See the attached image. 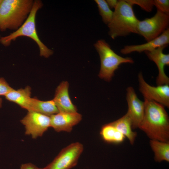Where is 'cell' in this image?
I'll return each instance as SVG.
<instances>
[{"instance_id":"1","label":"cell","mask_w":169,"mask_h":169,"mask_svg":"<svg viewBox=\"0 0 169 169\" xmlns=\"http://www.w3.org/2000/svg\"><path fill=\"white\" fill-rule=\"evenodd\" d=\"M143 117L139 128L151 140L169 142V118L163 105L144 99Z\"/></svg>"},{"instance_id":"2","label":"cell","mask_w":169,"mask_h":169,"mask_svg":"<svg viewBox=\"0 0 169 169\" xmlns=\"http://www.w3.org/2000/svg\"><path fill=\"white\" fill-rule=\"evenodd\" d=\"M32 0H3L0 6V30H17L23 23L33 7Z\"/></svg>"},{"instance_id":"3","label":"cell","mask_w":169,"mask_h":169,"mask_svg":"<svg viewBox=\"0 0 169 169\" xmlns=\"http://www.w3.org/2000/svg\"><path fill=\"white\" fill-rule=\"evenodd\" d=\"M133 6L125 0H119L111 20L107 25L109 34L112 39L125 37L131 33L138 34L139 20L135 14Z\"/></svg>"},{"instance_id":"4","label":"cell","mask_w":169,"mask_h":169,"mask_svg":"<svg viewBox=\"0 0 169 169\" xmlns=\"http://www.w3.org/2000/svg\"><path fill=\"white\" fill-rule=\"evenodd\" d=\"M43 3L41 1H34L32 10L27 18L22 25L15 31L8 36L1 38L0 42L5 46H9L11 41L20 36L30 38L37 43L40 51V55L48 58L52 55L53 51L48 48L40 40L38 35L35 25V17L38 10L41 8Z\"/></svg>"},{"instance_id":"5","label":"cell","mask_w":169,"mask_h":169,"mask_svg":"<svg viewBox=\"0 0 169 169\" xmlns=\"http://www.w3.org/2000/svg\"><path fill=\"white\" fill-rule=\"evenodd\" d=\"M94 46L99 55L100 68L99 77L107 81H110L115 71L122 64L134 63L130 57H123L116 54L110 45L104 39L98 40Z\"/></svg>"},{"instance_id":"6","label":"cell","mask_w":169,"mask_h":169,"mask_svg":"<svg viewBox=\"0 0 169 169\" xmlns=\"http://www.w3.org/2000/svg\"><path fill=\"white\" fill-rule=\"evenodd\" d=\"M169 14L158 10L152 17L146 18L138 23V34L143 37L147 42L160 35L169 28Z\"/></svg>"},{"instance_id":"7","label":"cell","mask_w":169,"mask_h":169,"mask_svg":"<svg viewBox=\"0 0 169 169\" xmlns=\"http://www.w3.org/2000/svg\"><path fill=\"white\" fill-rule=\"evenodd\" d=\"M83 149L80 142L72 143L63 148L51 162L41 169H70L77 165Z\"/></svg>"},{"instance_id":"8","label":"cell","mask_w":169,"mask_h":169,"mask_svg":"<svg viewBox=\"0 0 169 169\" xmlns=\"http://www.w3.org/2000/svg\"><path fill=\"white\" fill-rule=\"evenodd\" d=\"M21 122L24 126L25 134L33 139L42 136L50 127V116L34 111H28Z\"/></svg>"},{"instance_id":"9","label":"cell","mask_w":169,"mask_h":169,"mask_svg":"<svg viewBox=\"0 0 169 169\" xmlns=\"http://www.w3.org/2000/svg\"><path fill=\"white\" fill-rule=\"evenodd\" d=\"M138 78L139 89L144 99L156 102L169 108V84L151 86L146 81L141 72L138 74Z\"/></svg>"},{"instance_id":"10","label":"cell","mask_w":169,"mask_h":169,"mask_svg":"<svg viewBox=\"0 0 169 169\" xmlns=\"http://www.w3.org/2000/svg\"><path fill=\"white\" fill-rule=\"evenodd\" d=\"M126 100L128 107L126 114L131 121L132 128H139L144 115V102L138 98L131 86L126 89Z\"/></svg>"},{"instance_id":"11","label":"cell","mask_w":169,"mask_h":169,"mask_svg":"<svg viewBox=\"0 0 169 169\" xmlns=\"http://www.w3.org/2000/svg\"><path fill=\"white\" fill-rule=\"evenodd\" d=\"M50 116V127L57 132H70L73 127L82 120V115L77 112H59Z\"/></svg>"},{"instance_id":"12","label":"cell","mask_w":169,"mask_h":169,"mask_svg":"<svg viewBox=\"0 0 169 169\" xmlns=\"http://www.w3.org/2000/svg\"><path fill=\"white\" fill-rule=\"evenodd\" d=\"M167 46H163L151 51L144 52L148 59L154 62L157 67L158 74L156 79L157 85L169 84V78L164 71L165 66L169 65V54L163 53V49Z\"/></svg>"},{"instance_id":"13","label":"cell","mask_w":169,"mask_h":169,"mask_svg":"<svg viewBox=\"0 0 169 169\" xmlns=\"http://www.w3.org/2000/svg\"><path fill=\"white\" fill-rule=\"evenodd\" d=\"M169 44V28L158 37L145 44L126 45L120 50V52L123 54H127L135 52L140 53L151 51L161 46L167 45Z\"/></svg>"},{"instance_id":"14","label":"cell","mask_w":169,"mask_h":169,"mask_svg":"<svg viewBox=\"0 0 169 169\" xmlns=\"http://www.w3.org/2000/svg\"><path fill=\"white\" fill-rule=\"evenodd\" d=\"M69 84L63 81L57 87L54 100L59 112H77L76 106L72 103L69 95Z\"/></svg>"},{"instance_id":"15","label":"cell","mask_w":169,"mask_h":169,"mask_svg":"<svg viewBox=\"0 0 169 169\" xmlns=\"http://www.w3.org/2000/svg\"><path fill=\"white\" fill-rule=\"evenodd\" d=\"M31 88L27 86L24 89L21 88L17 90L13 89L5 96L7 100L28 110L31 98Z\"/></svg>"},{"instance_id":"16","label":"cell","mask_w":169,"mask_h":169,"mask_svg":"<svg viewBox=\"0 0 169 169\" xmlns=\"http://www.w3.org/2000/svg\"><path fill=\"white\" fill-rule=\"evenodd\" d=\"M28 110L38 112L49 116L59 112L53 100L43 101L32 98Z\"/></svg>"},{"instance_id":"17","label":"cell","mask_w":169,"mask_h":169,"mask_svg":"<svg viewBox=\"0 0 169 169\" xmlns=\"http://www.w3.org/2000/svg\"><path fill=\"white\" fill-rule=\"evenodd\" d=\"M111 123L133 145L137 136L136 132L132 130L131 121L126 113L123 116Z\"/></svg>"},{"instance_id":"18","label":"cell","mask_w":169,"mask_h":169,"mask_svg":"<svg viewBox=\"0 0 169 169\" xmlns=\"http://www.w3.org/2000/svg\"><path fill=\"white\" fill-rule=\"evenodd\" d=\"M100 132L103 140L107 143L120 144L125 138L111 123L103 125Z\"/></svg>"},{"instance_id":"19","label":"cell","mask_w":169,"mask_h":169,"mask_svg":"<svg viewBox=\"0 0 169 169\" xmlns=\"http://www.w3.org/2000/svg\"><path fill=\"white\" fill-rule=\"evenodd\" d=\"M150 144L154 153L155 161L158 162H169V142L151 140Z\"/></svg>"},{"instance_id":"20","label":"cell","mask_w":169,"mask_h":169,"mask_svg":"<svg viewBox=\"0 0 169 169\" xmlns=\"http://www.w3.org/2000/svg\"><path fill=\"white\" fill-rule=\"evenodd\" d=\"M98 8L99 14L101 16L103 22L108 25L112 18L113 11L109 7L106 0H95Z\"/></svg>"},{"instance_id":"21","label":"cell","mask_w":169,"mask_h":169,"mask_svg":"<svg viewBox=\"0 0 169 169\" xmlns=\"http://www.w3.org/2000/svg\"><path fill=\"white\" fill-rule=\"evenodd\" d=\"M133 5H136L146 12H151L154 6L153 0H125Z\"/></svg>"},{"instance_id":"22","label":"cell","mask_w":169,"mask_h":169,"mask_svg":"<svg viewBox=\"0 0 169 169\" xmlns=\"http://www.w3.org/2000/svg\"><path fill=\"white\" fill-rule=\"evenodd\" d=\"M153 2L154 5L157 10L169 14V0H153Z\"/></svg>"},{"instance_id":"23","label":"cell","mask_w":169,"mask_h":169,"mask_svg":"<svg viewBox=\"0 0 169 169\" xmlns=\"http://www.w3.org/2000/svg\"><path fill=\"white\" fill-rule=\"evenodd\" d=\"M3 78H0V95L5 96L13 90Z\"/></svg>"},{"instance_id":"24","label":"cell","mask_w":169,"mask_h":169,"mask_svg":"<svg viewBox=\"0 0 169 169\" xmlns=\"http://www.w3.org/2000/svg\"><path fill=\"white\" fill-rule=\"evenodd\" d=\"M20 169H41L37 167L34 165L28 163L22 164Z\"/></svg>"},{"instance_id":"25","label":"cell","mask_w":169,"mask_h":169,"mask_svg":"<svg viewBox=\"0 0 169 169\" xmlns=\"http://www.w3.org/2000/svg\"><path fill=\"white\" fill-rule=\"evenodd\" d=\"M106 1L109 7L110 8L114 9L117 6L119 0H107Z\"/></svg>"},{"instance_id":"26","label":"cell","mask_w":169,"mask_h":169,"mask_svg":"<svg viewBox=\"0 0 169 169\" xmlns=\"http://www.w3.org/2000/svg\"><path fill=\"white\" fill-rule=\"evenodd\" d=\"M2 99L0 97V108H1L2 106Z\"/></svg>"},{"instance_id":"27","label":"cell","mask_w":169,"mask_h":169,"mask_svg":"<svg viewBox=\"0 0 169 169\" xmlns=\"http://www.w3.org/2000/svg\"><path fill=\"white\" fill-rule=\"evenodd\" d=\"M2 0H0V6L1 5V4L2 2Z\"/></svg>"},{"instance_id":"28","label":"cell","mask_w":169,"mask_h":169,"mask_svg":"<svg viewBox=\"0 0 169 169\" xmlns=\"http://www.w3.org/2000/svg\"><path fill=\"white\" fill-rule=\"evenodd\" d=\"M0 38H1V37H0Z\"/></svg>"}]
</instances>
